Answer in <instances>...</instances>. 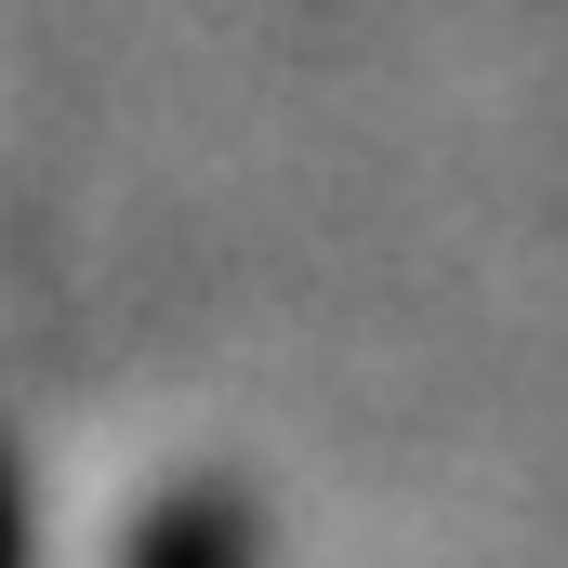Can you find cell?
I'll return each instance as SVG.
<instances>
[{
    "label": "cell",
    "instance_id": "obj_1",
    "mask_svg": "<svg viewBox=\"0 0 568 568\" xmlns=\"http://www.w3.org/2000/svg\"><path fill=\"white\" fill-rule=\"evenodd\" d=\"M133 568H252V516L225 489H172L133 529Z\"/></svg>",
    "mask_w": 568,
    "mask_h": 568
},
{
    "label": "cell",
    "instance_id": "obj_2",
    "mask_svg": "<svg viewBox=\"0 0 568 568\" xmlns=\"http://www.w3.org/2000/svg\"><path fill=\"white\" fill-rule=\"evenodd\" d=\"M0 568H13V489H0Z\"/></svg>",
    "mask_w": 568,
    "mask_h": 568
}]
</instances>
